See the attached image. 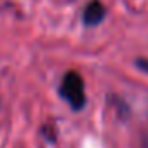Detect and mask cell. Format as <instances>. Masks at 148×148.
Segmentation results:
<instances>
[{"label": "cell", "instance_id": "cell-3", "mask_svg": "<svg viewBox=\"0 0 148 148\" xmlns=\"http://www.w3.org/2000/svg\"><path fill=\"white\" fill-rule=\"evenodd\" d=\"M136 64H138L143 71H146V73H148V59H138V61H136Z\"/></svg>", "mask_w": 148, "mask_h": 148}, {"label": "cell", "instance_id": "cell-2", "mask_svg": "<svg viewBox=\"0 0 148 148\" xmlns=\"http://www.w3.org/2000/svg\"><path fill=\"white\" fill-rule=\"evenodd\" d=\"M106 16V9L101 0H91L84 9V23L87 26H96L99 25Z\"/></svg>", "mask_w": 148, "mask_h": 148}, {"label": "cell", "instance_id": "cell-1", "mask_svg": "<svg viewBox=\"0 0 148 148\" xmlns=\"http://www.w3.org/2000/svg\"><path fill=\"white\" fill-rule=\"evenodd\" d=\"M59 92L63 96V99L75 110V112H80L86 103H87V98H86V86H84V79L80 77L79 71H68L66 75L63 77L61 80V87H59Z\"/></svg>", "mask_w": 148, "mask_h": 148}]
</instances>
